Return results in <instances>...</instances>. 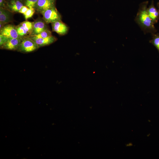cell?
<instances>
[{
	"label": "cell",
	"instance_id": "cell-13",
	"mask_svg": "<svg viewBox=\"0 0 159 159\" xmlns=\"http://www.w3.org/2000/svg\"><path fill=\"white\" fill-rule=\"evenodd\" d=\"M19 37L22 39L29 36L24 27L20 24L15 26Z\"/></svg>",
	"mask_w": 159,
	"mask_h": 159
},
{
	"label": "cell",
	"instance_id": "cell-3",
	"mask_svg": "<svg viewBox=\"0 0 159 159\" xmlns=\"http://www.w3.org/2000/svg\"><path fill=\"white\" fill-rule=\"evenodd\" d=\"M43 19L47 24L52 23L61 20V16L55 6L48 9L40 13Z\"/></svg>",
	"mask_w": 159,
	"mask_h": 159
},
{
	"label": "cell",
	"instance_id": "cell-5",
	"mask_svg": "<svg viewBox=\"0 0 159 159\" xmlns=\"http://www.w3.org/2000/svg\"><path fill=\"white\" fill-rule=\"evenodd\" d=\"M55 0H38L35 9L41 13L48 9L55 6Z\"/></svg>",
	"mask_w": 159,
	"mask_h": 159
},
{
	"label": "cell",
	"instance_id": "cell-10",
	"mask_svg": "<svg viewBox=\"0 0 159 159\" xmlns=\"http://www.w3.org/2000/svg\"><path fill=\"white\" fill-rule=\"evenodd\" d=\"M38 45L39 47L50 44L55 42L57 39L54 37L51 36L44 38H36L29 37Z\"/></svg>",
	"mask_w": 159,
	"mask_h": 159
},
{
	"label": "cell",
	"instance_id": "cell-24",
	"mask_svg": "<svg viewBox=\"0 0 159 159\" xmlns=\"http://www.w3.org/2000/svg\"><path fill=\"white\" fill-rule=\"evenodd\" d=\"M150 135V134H148L147 135V137H149V135Z\"/></svg>",
	"mask_w": 159,
	"mask_h": 159
},
{
	"label": "cell",
	"instance_id": "cell-16",
	"mask_svg": "<svg viewBox=\"0 0 159 159\" xmlns=\"http://www.w3.org/2000/svg\"><path fill=\"white\" fill-rule=\"evenodd\" d=\"M52 35L51 32L48 29L44 30L37 35L30 36V37L36 38H46Z\"/></svg>",
	"mask_w": 159,
	"mask_h": 159
},
{
	"label": "cell",
	"instance_id": "cell-15",
	"mask_svg": "<svg viewBox=\"0 0 159 159\" xmlns=\"http://www.w3.org/2000/svg\"><path fill=\"white\" fill-rule=\"evenodd\" d=\"M152 39L149 41L150 43L153 45L159 53V33L152 34Z\"/></svg>",
	"mask_w": 159,
	"mask_h": 159
},
{
	"label": "cell",
	"instance_id": "cell-2",
	"mask_svg": "<svg viewBox=\"0 0 159 159\" xmlns=\"http://www.w3.org/2000/svg\"><path fill=\"white\" fill-rule=\"evenodd\" d=\"M39 47L32 39L27 37L21 39L17 51L24 53H29L36 50Z\"/></svg>",
	"mask_w": 159,
	"mask_h": 159
},
{
	"label": "cell",
	"instance_id": "cell-22",
	"mask_svg": "<svg viewBox=\"0 0 159 159\" xmlns=\"http://www.w3.org/2000/svg\"><path fill=\"white\" fill-rule=\"evenodd\" d=\"M133 145L132 143L130 142L126 144L125 146L127 147H131L133 146Z\"/></svg>",
	"mask_w": 159,
	"mask_h": 159
},
{
	"label": "cell",
	"instance_id": "cell-1",
	"mask_svg": "<svg viewBox=\"0 0 159 159\" xmlns=\"http://www.w3.org/2000/svg\"><path fill=\"white\" fill-rule=\"evenodd\" d=\"M148 2L147 1L140 4L135 21L145 34L150 33L152 34L155 33L157 30L148 13L147 6Z\"/></svg>",
	"mask_w": 159,
	"mask_h": 159
},
{
	"label": "cell",
	"instance_id": "cell-19",
	"mask_svg": "<svg viewBox=\"0 0 159 159\" xmlns=\"http://www.w3.org/2000/svg\"><path fill=\"white\" fill-rule=\"evenodd\" d=\"M10 39V38L0 34V47L7 42Z\"/></svg>",
	"mask_w": 159,
	"mask_h": 159
},
{
	"label": "cell",
	"instance_id": "cell-11",
	"mask_svg": "<svg viewBox=\"0 0 159 159\" xmlns=\"http://www.w3.org/2000/svg\"><path fill=\"white\" fill-rule=\"evenodd\" d=\"M7 9L13 12H19L24 5L20 0H6Z\"/></svg>",
	"mask_w": 159,
	"mask_h": 159
},
{
	"label": "cell",
	"instance_id": "cell-8",
	"mask_svg": "<svg viewBox=\"0 0 159 159\" xmlns=\"http://www.w3.org/2000/svg\"><path fill=\"white\" fill-rule=\"evenodd\" d=\"M13 12L4 8L0 7V22L5 25L13 20Z\"/></svg>",
	"mask_w": 159,
	"mask_h": 159
},
{
	"label": "cell",
	"instance_id": "cell-23",
	"mask_svg": "<svg viewBox=\"0 0 159 159\" xmlns=\"http://www.w3.org/2000/svg\"><path fill=\"white\" fill-rule=\"evenodd\" d=\"M157 6L158 8V11L159 12V2H158L157 3Z\"/></svg>",
	"mask_w": 159,
	"mask_h": 159
},
{
	"label": "cell",
	"instance_id": "cell-12",
	"mask_svg": "<svg viewBox=\"0 0 159 159\" xmlns=\"http://www.w3.org/2000/svg\"><path fill=\"white\" fill-rule=\"evenodd\" d=\"M147 11L148 15L153 24L157 23L159 19V12L155 7L153 0L152 1L149 7L147 8Z\"/></svg>",
	"mask_w": 159,
	"mask_h": 159
},
{
	"label": "cell",
	"instance_id": "cell-6",
	"mask_svg": "<svg viewBox=\"0 0 159 159\" xmlns=\"http://www.w3.org/2000/svg\"><path fill=\"white\" fill-rule=\"evenodd\" d=\"M52 30L58 34L63 35L67 33L69 28L61 20H58L51 23Z\"/></svg>",
	"mask_w": 159,
	"mask_h": 159
},
{
	"label": "cell",
	"instance_id": "cell-18",
	"mask_svg": "<svg viewBox=\"0 0 159 159\" xmlns=\"http://www.w3.org/2000/svg\"><path fill=\"white\" fill-rule=\"evenodd\" d=\"M35 9L34 8H29L23 14L26 20L31 17L35 13Z\"/></svg>",
	"mask_w": 159,
	"mask_h": 159
},
{
	"label": "cell",
	"instance_id": "cell-21",
	"mask_svg": "<svg viewBox=\"0 0 159 159\" xmlns=\"http://www.w3.org/2000/svg\"><path fill=\"white\" fill-rule=\"evenodd\" d=\"M29 8L26 6L24 5L21 7L19 11V13L23 14Z\"/></svg>",
	"mask_w": 159,
	"mask_h": 159
},
{
	"label": "cell",
	"instance_id": "cell-9",
	"mask_svg": "<svg viewBox=\"0 0 159 159\" xmlns=\"http://www.w3.org/2000/svg\"><path fill=\"white\" fill-rule=\"evenodd\" d=\"M22 39L10 38L5 44L0 47L1 49L11 50H17Z\"/></svg>",
	"mask_w": 159,
	"mask_h": 159
},
{
	"label": "cell",
	"instance_id": "cell-4",
	"mask_svg": "<svg viewBox=\"0 0 159 159\" xmlns=\"http://www.w3.org/2000/svg\"><path fill=\"white\" fill-rule=\"evenodd\" d=\"M0 34L10 38H20L15 26L11 24L5 25L0 29Z\"/></svg>",
	"mask_w": 159,
	"mask_h": 159
},
{
	"label": "cell",
	"instance_id": "cell-20",
	"mask_svg": "<svg viewBox=\"0 0 159 159\" xmlns=\"http://www.w3.org/2000/svg\"><path fill=\"white\" fill-rule=\"evenodd\" d=\"M0 7L7 9L6 0H0Z\"/></svg>",
	"mask_w": 159,
	"mask_h": 159
},
{
	"label": "cell",
	"instance_id": "cell-14",
	"mask_svg": "<svg viewBox=\"0 0 159 159\" xmlns=\"http://www.w3.org/2000/svg\"><path fill=\"white\" fill-rule=\"evenodd\" d=\"M21 25L28 33L29 36L32 32L34 26V22L26 21L20 24Z\"/></svg>",
	"mask_w": 159,
	"mask_h": 159
},
{
	"label": "cell",
	"instance_id": "cell-7",
	"mask_svg": "<svg viewBox=\"0 0 159 159\" xmlns=\"http://www.w3.org/2000/svg\"><path fill=\"white\" fill-rule=\"evenodd\" d=\"M46 23L43 19L39 18L35 21L34 22L33 31L30 36L37 35L48 29Z\"/></svg>",
	"mask_w": 159,
	"mask_h": 159
},
{
	"label": "cell",
	"instance_id": "cell-17",
	"mask_svg": "<svg viewBox=\"0 0 159 159\" xmlns=\"http://www.w3.org/2000/svg\"><path fill=\"white\" fill-rule=\"evenodd\" d=\"M38 0H22V2L24 5L29 8L35 9L36 3Z\"/></svg>",
	"mask_w": 159,
	"mask_h": 159
}]
</instances>
